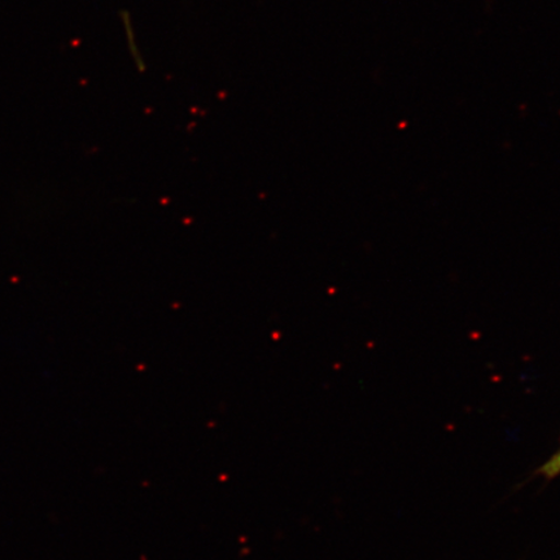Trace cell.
<instances>
[{
    "label": "cell",
    "mask_w": 560,
    "mask_h": 560,
    "mask_svg": "<svg viewBox=\"0 0 560 560\" xmlns=\"http://www.w3.org/2000/svg\"><path fill=\"white\" fill-rule=\"evenodd\" d=\"M538 474L545 479H555L560 474V446L559 450L545 462Z\"/></svg>",
    "instance_id": "6da1fadb"
}]
</instances>
